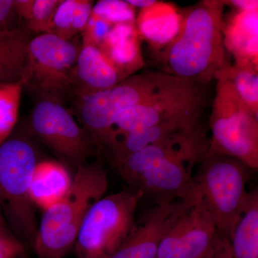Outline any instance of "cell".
<instances>
[{
    "label": "cell",
    "instance_id": "5b68a950",
    "mask_svg": "<svg viewBox=\"0 0 258 258\" xmlns=\"http://www.w3.org/2000/svg\"><path fill=\"white\" fill-rule=\"evenodd\" d=\"M37 160L33 145L23 137H10L0 144V208L17 239L33 247L38 226L30 198Z\"/></svg>",
    "mask_w": 258,
    "mask_h": 258
},
{
    "label": "cell",
    "instance_id": "4316f807",
    "mask_svg": "<svg viewBox=\"0 0 258 258\" xmlns=\"http://www.w3.org/2000/svg\"><path fill=\"white\" fill-rule=\"evenodd\" d=\"M24 254L25 247L20 241L0 237V258H19Z\"/></svg>",
    "mask_w": 258,
    "mask_h": 258
},
{
    "label": "cell",
    "instance_id": "9a60e30c",
    "mask_svg": "<svg viewBox=\"0 0 258 258\" xmlns=\"http://www.w3.org/2000/svg\"><path fill=\"white\" fill-rule=\"evenodd\" d=\"M100 49L124 79L144 67L136 23L113 25Z\"/></svg>",
    "mask_w": 258,
    "mask_h": 258
},
{
    "label": "cell",
    "instance_id": "cb8c5ba5",
    "mask_svg": "<svg viewBox=\"0 0 258 258\" xmlns=\"http://www.w3.org/2000/svg\"><path fill=\"white\" fill-rule=\"evenodd\" d=\"M62 0H35L31 18L25 28L30 33H50L56 10Z\"/></svg>",
    "mask_w": 258,
    "mask_h": 258
},
{
    "label": "cell",
    "instance_id": "52a82bcc",
    "mask_svg": "<svg viewBox=\"0 0 258 258\" xmlns=\"http://www.w3.org/2000/svg\"><path fill=\"white\" fill-rule=\"evenodd\" d=\"M81 47L51 33L32 37L20 82L40 100L64 105L75 98L71 73Z\"/></svg>",
    "mask_w": 258,
    "mask_h": 258
},
{
    "label": "cell",
    "instance_id": "2e32d148",
    "mask_svg": "<svg viewBox=\"0 0 258 258\" xmlns=\"http://www.w3.org/2000/svg\"><path fill=\"white\" fill-rule=\"evenodd\" d=\"M224 45L235 61L258 64V10L235 11L225 21Z\"/></svg>",
    "mask_w": 258,
    "mask_h": 258
},
{
    "label": "cell",
    "instance_id": "1f68e13d",
    "mask_svg": "<svg viewBox=\"0 0 258 258\" xmlns=\"http://www.w3.org/2000/svg\"><path fill=\"white\" fill-rule=\"evenodd\" d=\"M214 258H222V257H214Z\"/></svg>",
    "mask_w": 258,
    "mask_h": 258
},
{
    "label": "cell",
    "instance_id": "7402d4cb",
    "mask_svg": "<svg viewBox=\"0 0 258 258\" xmlns=\"http://www.w3.org/2000/svg\"><path fill=\"white\" fill-rule=\"evenodd\" d=\"M23 89L21 82L0 84V144L9 138L18 122Z\"/></svg>",
    "mask_w": 258,
    "mask_h": 258
},
{
    "label": "cell",
    "instance_id": "3957f363",
    "mask_svg": "<svg viewBox=\"0 0 258 258\" xmlns=\"http://www.w3.org/2000/svg\"><path fill=\"white\" fill-rule=\"evenodd\" d=\"M181 81L163 72L134 74L109 89L82 97L74 104L85 130L98 152L105 154L114 142L113 125L118 113L165 92Z\"/></svg>",
    "mask_w": 258,
    "mask_h": 258
},
{
    "label": "cell",
    "instance_id": "ac0fdd59",
    "mask_svg": "<svg viewBox=\"0 0 258 258\" xmlns=\"http://www.w3.org/2000/svg\"><path fill=\"white\" fill-rule=\"evenodd\" d=\"M31 33L25 26L0 32V84L20 82Z\"/></svg>",
    "mask_w": 258,
    "mask_h": 258
},
{
    "label": "cell",
    "instance_id": "4fadbf2b",
    "mask_svg": "<svg viewBox=\"0 0 258 258\" xmlns=\"http://www.w3.org/2000/svg\"><path fill=\"white\" fill-rule=\"evenodd\" d=\"M75 101L109 89L125 79L99 47L82 42L71 73Z\"/></svg>",
    "mask_w": 258,
    "mask_h": 258
},
{
    "label": "cell",
    "instance_id": "5bb4252c",
    "mask_svg": "<svg viewBox=\"0 0 258 258\" xmlns=\"http://www.w3.org/2000/svg\"><path fill=\"white\" fill-rule=\"evenodd\" d=\"M181 22L182 13L176 5L157 1L152 6L140 10L136 25L140 39L159 52L174 40Z\"/></svg>",
    "mask_w": 258,
    "mask_h": 258
},
{
    "label": "cell",
    "instance_id": "83f0119b",
    "mask_svg": "<svg viewBox=\"0 0 258 258\" xmlns=\"http://www.w3.org/2000/svg\"><path fill=\"white\" fill-rule=\"evenodd\" d=\"M14 2L20 18L28 21L32 16L35 0H14Z\"/></svg>",
    "mask_w": 258,
    "mask_h": 258
},
{
    "label": "cell",
    "instance_id": "8992f818",
    "mask_svg": "<svg viewBox=\"0 0 258 258\" xmlns=\"http://www.w3.org/2000/svg\"><path fill=\"white\" fill-rule=\"evenodd\" d=\"M226 69L216 79L210 118L211 137L208 153L235 158L257 171L258 116L236 94L226 76Z\"/></svg>",
    "mask_w": 258,
    "mask_h": 258
},
{
    "label": "cell",
    "instance_id": "ffe728a7",
    "mask_svg": "<svg viewBox=\"0 0 258 258\" xmlns=\"http://www.w3.org/2000/svg\"><path fill=\"white\" fill-rule=\"evenodd\" d=\"M93 7V1L62 0L56 10L50 33L64 40H72L86 28Z\"/></svg>",
    "mask_w": 258,
    "mask_h": 258
},
{
    "label": "cell",
    "instance_id": "277c9868",
    "mask_svg": "<svg viewBox=\"0 0 258 258\" xmlns=\"http://www.w3.org/2000/svg\"><path fill=\"white\" fill-rule=\"evenodd\" d=\"M252 171L235 158L208 153L194 176L200 201L212 215L219 235L229 243L248 199Z\"/></svg>",
    "mask_w": 258,
    "mask_h": 258
},
{
    "label": "cell",
    "instance_id": "f1b7e54d",
    "mask_svg": "<svg viewBox=\"0 0 258 258\" xmlns=\"http://www.w3.org/2000/svg\"><path fill=\"white\" fill-rule=\"evenodd\" d=\"M226 5H231L235 11H251L258 10L257 0H231L225 1Z\"/></svg>",
    "mask_w": 258,
    "mask_h": 258
},
{
    "label": "cell",
    "instance_id": "d6986e66",
    "mask_svg": "<svg viewBox=\"0 0 258 258\" xmlns=\"http://www.w3.org/2000/svg\"><path fill=\"white\" fill-rule=\"evenodd\" d=\"M232 258H258V191H249L230 241Z\"/></svg>",
    "mask_w": 258,
    "mask_h": 258
},
{
    "label": "cell",
    "instance_id": "603a6c76",
    "mask_svg": "<svg viewBox=\"0 0 258 258\" xmlns=\"http://www.w3.org/2000/svg\"><path fill=\"white\" fill-rule=\"evenodd\" d=\"M92 14L96 15L112 25L136 23V9L127 1L101 0L93 5Z\"/></svg>",
    "mask_w": 258,
    "mask_h": 258
},
{
    "label": "cell",
    "instance_id": "e0dca14e",
    "mask_svg": "<svg viewBox=\"0 0 258 258\" xmlns=\"http://www.w3.org/2000/svg\"><path fill=\"white\" fill-rule=\"evenodd\" d=\"M73 178L62 163L37 162L32 173L30 192L35 208L44 212L58 203L71 188Z\"/></svg>",
    "mask_w": 258,
    "mask_h": 258
},
{
    "label": "cell",
    "instance_id": "30bf717a",
    "mask_svg": "<svg viewBox=\"0 0 258 258\" xmlns=\"http://www.w3.org/2000/svg\"><path fill=\"white\" fill-rule=\"evenodd\" d=\"M29 127L54 154L76 168L99 152L91 136L58 102H37L29 118Z\"/></svg>",
    "mask_w": 258,
    "mask_h": 258
},
{
    "label": "cell",
    "instance_id": "7a4b0ae2",
    "mask_svg": "<svg viewBox=\"0 0 258 258\" xmlns=\"http://www.w3.org/2000/svg\"><path fill=\"white\" fill-rule=\"evenodd\" d=\"M108 176L101 161L79 166L68 192L43 212L32 248L40 258H62L74 250L83 220L104 197Z\"/></svg>",
    "mask_w": 258,
    "mask_h": 258
},
{
    "label": "cell",
    "instance_id": "ba28073f",
    "mask_svg": "<svg viewBox=\"0 0 258 258\" xmlns=\"http://www.w3.org/2000/svg\"><path fill=\"white\" fill-rule=\"evenodd\" d=\"M144 193L123 190L103 197L88 210L74 250L76 258H109L133 230Z\"/></svg>",
    "mask_w": 258,
    "mask_h": 258
},
{
    "label": "cell",
    "instance_id": "7c38bea8",
    "mask_svg": "<svg viewBox=\"0 0 258 258\" xmlns=\"http://www.w3.org/2000/svg\"><path fill=\"white\" fill-rule=\"evenodd\" d=\"M197 202L163 200L144 212L124 242L109 258H157L171 227Z\"/></svg>",
    "mask_w": 258,
    "mask_h": 258
},
{
    "label": "cell",
    "instance_id": "484cf974",
    "mask_svg": "<svg viewBox=\"0 0 258 258\" xmlns=\"http://www.w3.org/2000/svg\"><path fill=\"white\" fill-rule=\"evenodd\" d=\"M14 0H0V32L12 31L22 28Z\"/></svg>",
    "mask_w": 258,
    "mask_h": 258
},
{
    "label": "cell",
    "instance_id": "6da1fadb",
    "mask_svg": "<svg viewBox=\"0 0 258 258\" xmlns=\"http://www.w3.org/2000/svg\"><path fill=\"white\" fill-rule=\"evenodd\" d=\"M225 6L222 0H204L181 10L179 32L159 51L163 73L203 87L230 66L222 33Z\"/></svg>",
    "mask_w": 258,
    "mask_h": 258
},
{
    "label": "cell",
    "instance_id": "4dcf8cb0",
    "mask_svg": "<svg viewBox=\"0 0 258 258\" xmlns=\"http://www.w3.org/2000/svg\"><path fill=\"white\" fill-rule=\"evenodd\" d=\"M155 0H127V3H129L134 8H140L141 10L145 9L152 6L156 3Z\"/></svg>",
    "mask_w": 258,
    "mask_h": 258
},
{
    "label": "cell",
    "instance_id": "9c48e42d",
    "mask_svg": "<svg viewBox=\"0 0 258 258\" xmlns=\"http://www.w3.org/2000/svg\"><path fill=\"white\" fill-rule=\"evenodd\" d=\"M201 89L198 85L183 80L165 92L120 112L113 122V144L125 134L161 123L176 120L200 122L205 108Z\"/></svg>",
    "mask_w": 258,
    "mask_h": 258
},
{
    "label": "cell",
    "instance_id": "d4e9b609",
    "mask_svg": "<svg viewBox=\"0 0 258 258\" xmlns=\"http://www.w3.org/2000/svg\"><path fill=\"white\" fill-rule=\"evenodd\" d=\"M113 25L91 13L86 28L83 30V42L101 47L111 31Z\"/></svg>",
    "mask_w": 258,
    "mask_h": 258
},
{
    "label": "cell",
    "instance_id": "8fae6325",
    "mask_svg": "<svg viewBox=\"0 0 258 258\" xmlns=\"http://www.w3.org/2000/svg\"><path fill=\"white\" fill-rule=\"evenodd\" d=\"M232 258L230 244L219 235L200 200L178 219L161 241L157 258Z\"/></svg>",
    "mask_w": 258,
    "mask_h": 258
},
{
    "label": "cell",
    "instance_id": "44dd1931",
    "mask_svg": "<svg viewBox=\"0 0 258 258\" xmlns=\"http://www.w3.org/2000/svg\"><path fill=\"white\" fill-rule=\"evenodd\" d=\"M225 73L240 101L258 116V64L235 61Z\"/></svg>",
    "mask_w": 258,
    "mask_h": 258
},
{
    "label": "cell",
    "instance_id": "f546056e",
    "mask_svg": "<svg viewBox=\"0 0 258 258\" xmlns=\"http://www.w3.org/2000/svg\"><path fill=\"white\" fill-rule=\"evenodd\" d=\"M0 237L3 238L11 239V240H18L13 235L8 224L5 221L3 213H2L1 208H0Z\"/></svg>",
    "mask_w": 258,
    "mask_h": 258
}]
</instances>
